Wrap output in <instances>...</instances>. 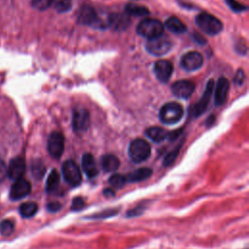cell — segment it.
Segmentation results:
<instances>
[{
    "instance_id": "cell-7",
    "label": "cell",
    "mask_w": 249,
    "mask_h": 249,
    "mask_svg": "<svg viewBox=\"0 0 249 249\" xmlns=\"http://www.w3.org/2000/svg\"><path fill=\"white\" fill-rule=\"evenodd\" d=\"M213 89H214V81L211 79L207 82L206 88L204 89V92L201 96V98L192 106V108L190 109V115L192 117H198L199 115H201L207 108L209 100L211 98L212 92H213Z\"/></svg>"
},
{
    "instance_id": "cell-15",
    "label": "cell",
    "mask_w": 249,
    "mask_h": 249,
    "mask_svg": "<svg viewBox=\"0 0 249 249\" xmlns=\"http://www.w3.org/2000/svg\"><path fill=\"white\" fill-rule=\"evenodd\" d=\"M25 161L22 158L17 157L14 158L11 161L9 166L7 167L8 169V176L13 179V180H18L22 178L24 172H25Z\"/></svg>"
},
{
    "instance_id": "cell-22",
    "label": "cell",
    "mask_w": 249,
    "mask_h": 249,
    "mask_svg": "<svg viewBox=\"0 0 249 249\" xmlns=\"http://www.w3.org/2000/svg\"><path fill=\"white\" fill-rule=\"evenodd\" d=\"M165 27L176 34H181L186 31V26L185 24L176 17H171L168 18L165 21Z\"/></svg>"
},
{
    "instance_id": "cell-12",
    "label": "cell",
    "mask_w": 249,
    "mask_h": 249,
    "mask_svg": "<svg viewBox=\"0 0 249 249\" xmlns=\"http://www.w3.org/2000/svg\"><path fill=\"white\" fill-rule=\"evenodd\" d=\"M195 89V85L189 80H180L176 81L171 86L172 93L179 98H189Z\"/></svg>"
},
{
    "instance_id": "cell-37",
    "label": "cell",
    "mask_w": 249,
    "mask_h": 249,
    "mask_svg": "<svg viewBox=\"0 0 249 249\" xmlns=\"http://www.w3.org/2000/svg\"><path fill=\"white\" fill-rule=\"evenodd\" d=\"M244 78H245V75H244L243 71H242V70H239V71L235 74L234 83H236V84H238V85H241L242 82H243V80H244Z\"/></svg>"
},
{
    "instance_id": "cell-11",
    "label": "cell",
    "mask_w": 249,
    "mask_h": 249,
    "mask_svg": "<svg viewBox=\"0 0 249 249\" xmlns=\"http://www.w3.org/2000/svg\"><path fill=\"white\" fill-rule=\"evenodd\" d=\"M203 63V57L198 52H189L182 56L181 65L187 71H195L201 67Z\"/></svg>"
},
{
    "instance_id": "cell-30",
    "label": "cell",
    "mask_w": 249,
    "mask_h": 249,
    "mask_svg": "<svg viewBox=\"0 0 249 249\" xmlns=\"http://www.w3.org/2000/svg\"><path fill=\"white\" fill-rule=\"evenodd\" d=\"M54 9L58 13H65L71 9L72 0H53Z\"/></svg>"
},
{
    "instance_id": "cell-13",
    "label": "cell",
    "mask_w": 249,
    "mask_h": 249,
    "mask_svg": "<svg viewBox=\"0 0 249 249\" xmlns=\"http://www.w3.org/2000/svg\"><path fill=\"white\" fill-rule=\"evenodd\" d=\"M154 72L159 81H160L161 83H166L172 75L173 65L168 60H158L154 64Z\"/></svg>"
},
{
    "instance_id": "cell-23",
    "label": "cell",
    "mask_w": 249,
    "mask_h": 249,
    "mask_svg": "<svg viewBox=\"0 0 249 249\" xmlns=\"http://www.w3.org/2000/svg\"><path fill=\"white\" fill-rule=\"evenodd\" d=\"M59 181H60V176L58 172L55 169H53L49 174L46 182V191L49 194L54 193L59 186Z\"/></svg>"
},
{
    "instance_id": "cell-17",
    "label": "cell",
    "mask_w": 249,
    "mask_h": 249,
    "mask_svg": "<svg viewBox=\"0 0 249 249\" xmlns=\"http://www.w3.org/2000/svg\"><path fill=\"white\" fill-rule=\"evenodd\" d=\"M129 24L130 19L125 13L109 15V26H112L117 31H124L127 29Z\"/></svg>"
},
{
    "instance_id": "cell-9",
    "label": "cell",
    "mask_w": 249,
    "mask_h": 249,
    "mask_svg": "<svg viewBox=\"0 0 249 249\" xmlns=\"http://www.w3.org/2000/svg\"><path fill=\"white\" fill-rule=\"evenodd\" d=\"M64 151V137L60 132H52L48 139V152L53 159H59Z\"/></svg>"
},
{
    "instance_id": "cell-4",
    "label": "cell",
    "mask_w": 249,
    "mask_h": 249,
    "mask_svg": "<svg viewBox=\"0 0 249 249\" xmlns=\"http://www.w3.org/2000/svg\"><path fill=\"white\" fill-rule=\"evenodd\" d=\"M183 107L177 102H168L160 110V120L165 124H176L183 117Z\"/></svg>"
},
{
    "instance_id": "cell-5",
    "label": "cell",
    "mask_w": 249,
    "mask_h": 249,
    "mask_svg": "<svg viewBox=\"0 0 249 249\" xmlns=\"http://www.w3.org/2000/svg\"><path fill=\"white\" fill-rule=\"evenodd\" d=\"M62 176L65 182L72 186L77 187L82 182V173L78 164L71 160H65L61 166Z\"/></svg>"
},
{
    "instance_id": "cell-6",
    "label": "cell",
    "mask_w": 249,
    "mask_h": 249,
    "mask_svg": "<svg viewBox=\"0 0 249 249\" xmlns=\"http://www.w3.org/2000/svg\"><path fill=\"white\" fill-rule=\"evenodd\" d=\"M172 47V43L166 37H157L147 41L146 49L153 55H163L169 52Z\"/></svg>"
},
{
    "instance_id": "cell-18",
    "label": "cell",
    "mask_w": 249,
    "mask_h": 249,
    "mask_svg": "<svg viewBox=\"0 0 249 249\" xmlns=\"http://www.w3.org/2000/svg\"><path fill=\"white\" fill-rule=\"evenodd\" d=\"M82 167L89 178H93L98 174V168L96 166L95 160L92 155L89 153H86L83 155Z\"/></svg>"
},
{
    "instance_id": "cell-27",
    "label": "cell",
    "mask_w": 249,
    "mask_h": 249,
    "mask_svg": "<svg viewBox=\"0 0 249 249\" xmlns=\"http://www.w3.org/2000/svg\"><path fill=\"white\" fill-rule=\"evenodd\" d=\"M109 184L115 188V189H121L126 182V179H125V176L122 175V174H113L110 176L109 178Z\"/></svg>"
},
{
    "instance_id": "cell-36",
    "label": "cell",
    "mask_w": 249,
    "mask_h": 249,
    "mask_svg": "<svg viewBox=\"0 0 249 249\" xmlns=\"http://www.w3.org/2000/svg\"><path fill=\"white\" fill-rule=\"evenodd\" d=\"M60 208H61V204L59 202H57V201H52V202L48 203V205H47V209L50 212H56Z\"/></svg>"
},
{
    "instance_id": "cell-34",
    "label": "cell",
    "mask_w": 249,
    "mask_h": 249,
    "mask_svg": "<svg viewBox=\"0 0 249 249\" xmlns=\"http://www.w3.org/2000/svg\"><path fill=\"white\" fill-rule=\"evenodd\" d=\"M85 206V201L82 197L80 196H77V197H74L73 200H72V205H71V209L73 211H79L81 209H83Z\"/></svg>"
},
{
    "instance_id": "cell-31",
    "label": "cell",
    "mask_w": 249,
    "mask_h": 249,
    "mask_svg": "<svg viewBox=\"0 0 249 249\" xmlns=\"http://www.w3.org/2000/svg\"><path fill=\"white\" fill-rule=\"evenodd\" d=\"M53 0H31L32 6L39 11H44L48 9L53 4Z\"/></svg>"
},
{
    "instance_id": "cell-35",
    "label": "cell",
    "mask_w": 249,
    "mask_h": 249,
    "mask_svg": "<svg viewBox=\"0 0 249 249\" xmlns=\"http://www.w3.org/2000/svg\"><path fill=\"white\" fill-rule=\"evenodd\" d=\"M7 175H8L7 166H6L5 162L0 160V183L5 180V178L7 177Z\"/></svg>"
},
{
    "instance_id": "cell-39",
    "label": "cell",
    "mask_w": 249,
    "mask_h": 249,
    "mask_svg": "<svg viewBox=\"0 0 249 249\" xmlns=\"http://www.w3.org/2000/svg\"><path fill=\"white\" fill-rule=\"evenodd\" d=\"M195 35V34H194ZM194 38H196V40L198 42V44H205V39H203L202 37H199L198 36V34H196L195 36H194Z\"/></svg>"
},
{
    "instance_id": "cell-3",
    "label": "cell",
    "mask_w": 249,
    "mask_h": 249,
    "mask_svg": "<svg viewBox=\"0 0 249 249\" xmlns=\"http://www.w3.org/2000/svg\"><path fill=\"white\" fill-rule=\"evenodd\" d=\"M196 22L197 26L208 35H216L223 29L222 21L207 13L199 14L196 18Z\"/></svg>"
},
{
    "instance_id": "cell-26",
    "label": "cell",
    "mask_w": 249,
    "mask_h": 249,
    "mask_svg": "<svg viewBox=\"0 0 249 249\" xmlns=\"http://www.w3.org/2000/svg\"><path fill=\"white\" fill-rule=\"evenodd\" d=\"M45 171H46L45 165L40 160H35L32 161V163H31V172H32V175L37 180L41 179L44 176Z\"/></svg>"
},
{
    "instance_id": "cell-38",
    "label": "cell",
    "mask_w": 249,
    "mask_h": 249,
    "mask_svg": "<svg viewBox=\"0 0 249 249\" xmlns=\"http://www.w3.org/2000/svg\"><path fill=\"white\" fill-rule=\"evenodd\" d=\"M142 210H143V208H142L141 206H138L137 208L131 209V210L127 213V215H128V216H136V215H139V214L142 212Z\"/></svg>"
},
{
    "instance_id": "cell-10",
    "label": "cell",
    "mask_w": 249,
    "mask_h": 249,
    "mask_svg": "<svg viewBox=\"0 0 249 249\" xmlns=\"http://www.w3.org/2000/svg\"><path fill=\"white\" fill-rule=\"evenodd\" d=\"M31 191V184L29 181L20 178L15 181L10 190V198L13 200H19L25 197Z\"/></svg>"
},
{
    "instance_id": "cell-21",
    "label": "cell",
    "mask_w": 249,
    "mask_h": 249,
    "mask_svg": "<svg viewBox=\"0 0 249 249\" xmlns=\"http://www.w3.org/2000/svg\"><path fill=\"white\" fill-rule=\"evenodd\" d=\"M145 133L151 140L157 143L163 141L168 136V131L160 126H151L146 129Z\"/></svg>"
},
{
    "instance_id": "cell-32",
    "label": "cell",
    "mask_w": 249,
    "mask_h": 249,
    "mask_svg": "<svg viewBox=\"0 0 249 249\" xmlns=\"http://www.w3.org/2000/svg\"><path fill=\"white\" fill-rule=\"evenodd\" d=\"M118 213V209L116 208H112V209H105L102 212L96 213L91 215L92 219H104V218H108V217H112L114 215H116Z\"/></svg>"
},
{
    "instance_id": "cell-33",
    "label": "cell",
    "mask_w": 249,
    "mask_h": 249,
    "mask_svg": "<svg viewBox=\"0 0 249 249\" xmlns=\"http://www.w3.org/2000/svg\"><path fill=\"white\" fill-rule=\"evenodd\" d=\"M228 6L233 11V12H236V13H239V12H243V11H246L247 10V7L244 6L243 4L237 2L236 0H226Z\"/></svg>"
},
{
    "instance_id": "cell-24",
    "label": "cell",
    "mask_w": 249,
    "mask_h": 249,
    "mask_svg": "<svg viewBox=\"0 0 249 249\" xmlns=\"http://www.w3.org/2000/svg\"><path fill=\"white\" fill-rule=\"evenodd\" d=\"M18 211H19V214L23 218H30V217L34 216L37 213L38 205H37L36 202H33V201L24 202V203H21L19 205Z\"/></svg>"
},
{
    "instance_id": "cell-28",
    "label": "cell",
    "mask_w": 249,
    "mask_h": 249,
    "mask_svg": "<svg viewBox=\"0 0 249 249\" xmlns=\"http://www.w3.org/2000/svg\"><path fill=\"white\" fill-rule=\"evenodd\" d=\"M15 231V225L11 220H3L0 223V233L5 236L11 235Z\"/></svg>"
},
{
    "instance_id": "cell-2",
    "label": "cell",
    "mask_w": 249,
    "mask_h": 249,
    "mask_svg": "<svg viewBox=\"0 0 249 249\" xmlns=\"http://www.w3.org/2000/svg\"><path fill=\"white\" fill-rule=\"evenodd\" d=\"M150 155L151 146L146 140L137 138L130 142L128 147V156L133 162H142L146 160Z\"/></svg>"
},
{
    "instance_id": "cell-16",
    "label": "cell",
    "mask_w": 249,
    "mask_h": 249,
    "mask_svg": "<svg viewBox=\"0 0 249 249\" xmlns=\"http://www.w3.org/2000/svg\"><path fill=\"white\" fill-rule=\"evenodd\" d=\"M230 89V82L227 78L221 77L219 78L215 89V105L221 106L225 103L228 92Z\"/></svg>"
},
{
    "instance_id": "cell-40",
    "label": "cell",
    "mask_w": 249,
    "mask_h": 249,
    "mask_svg": "<svg viewBox=\"0 0 249 249\" xmlns=\"http://www.w3.org/2000/svg\"><path fill=\"white\" fill-rule=\"evenodd\" d=\"M104 195L107 196H113L115 195V193L111 189H106V190H104Z\"/></svg>"
},
{
    "instance_id": "cell-8",
    "label": "cell",
    "mask_w": 249,
    "mask_h": 249,
    "mask_svg": "<svg viewBox=\"0 0 249 249\" xmlns=\"http://www.w3.org/2000/svg\"><path fill=\"white\" fill-rule=\"evenodd\" d=\"M90 124V118L89 113L85 108H76L73 112V118H72V125L73 129L76 132H84L86 131Z\"/></svg>"
},
{
    "instance_id": "cell-1",
    "label": "cell",
    "mask_w": 249,
    "mask_h": 249,
    "mask_svg": "<svg viewBox=\"0 0 249 249\" xmlns=\"http://www.w3.org/2000/svg\"><path fill=\"white\" fill-rule=\"evenodd\" d=\"M163 29L164 27L162 22L155 18H144L136 27L137 33L148 40L161 36Z\"/></svg>"
},
{
    "instance_id": "cell-29",
    "label": "cell",
    "mask_w": 249,
    "mask_h": 249,
    "mask_svg": "<svg viewBox=\"0 0 249 249\" xmlns=\"http://www.w3.org/2000/svg\"><path fill=\"white\" fill-rule=\"evenodd\" d=\"M181 146H182V143H180V145H178L176 148H174L172 151H170L163 159V165L164 166H168L170 164H172L174 162V160H176L177 156L179 155V152H180V149H181Z\"/></svg>"
},
{
    "instance_id": "cell-20",
    "label": "cell",
    "mask_w": 249,
    "mask_h": 249,
    "mask_svg": "<svg viewBox=\"0 0 249 249\" xmlns=\"http://www.w3.org/2000/svg\"><path fill=\"white\" fill-rule=\"evenodd\" d=\"M152 175V169L148 167L138 168L125 176L126 181L128 182H139L148 179Z\"/></svg>"
},
{
    "instance_id": "cell-25",
    "label": "cell",
    "mask_w": 249,
    "mask_h": 249,
    "mask_svg": "<svg viewBox=\"0 0 249 249\" xmlns=\"http://www.w3.org/2000/svg\"><path fill=\"white\" fill-rule=\"evenodd\" d=\"M124 11L127 16H132V17H144L149 15V10L146 7L136 5V4H131V3L125 6Z\"/></svg>"
},
{
    "instance_id": "cell-19",
    "label": "cell",
    "mask_w": 249,
    "mask_h": 249,
    "mask_svg": "<svg viewBox=\"0 0 249 249\" xmlns=\"http://www.w3.org/2000/svg\"><path fill=\"white\" fill-rule=\"evenodd\" d=\"M100 164L104 171L113 172L116 171L120 166V160L111 154H106L101 157Z\"/></svg>"
},
{
    "instance_id": "cell-14",
    "label": "cell",
    "mask_w": 249,
    "mask_h": 249,
    "mask_svg": "<svg viewBox=\"0 0 249 249\" xmlns=\"http://www.w3.org/2000/svg\"><path fill=\"white\" fill-rule=\"evenodd\" d=\"M97 13L89 5H83L78 12L77 20L81 24H87L93 26L97 19Z\"/></svg>"
}]
</instances>
